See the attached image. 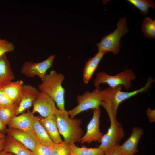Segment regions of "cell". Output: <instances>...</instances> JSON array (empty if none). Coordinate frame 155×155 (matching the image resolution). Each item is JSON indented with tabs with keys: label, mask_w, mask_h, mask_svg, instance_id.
<instances>
[{
	"label": "cell",
	"mask_w": 155,
	"mask_h": 155,
	"mask_svg": "<svg viewBox=\"0 0 155 155\" xmlns=\"http://www.w3.org/2000/svg\"><path fill=\"white\" fill-rule=\"evenodd\" d=\"M64 75L52 70L45 75L42 83L38 85L40 92L48 95L56 104L58 109L65 110V90L62 84Z\"/></svg>",
	"instance_id": "6da1fadb"
},
{
	"label": "cell",
	"mask_w": 155,
	"mask_h": 155,
	"mask_svg": "<svg viewBox=\"0 0 155 155\" xmlns=\"http://www.w3.org/2000/svg\"><path fill=\"white\" fill-rule=\"evenodd\" d=\"M54 115L56 118L59 132L63 137V141L69 145L79 142L84 133L80 127L81 120L71 118L68 111L66 110L58 109Z\"/></svg>",
	"instance_id": "7a4b0ae2"
},
{
	"label": "cell",
	"mask_w": 155,
	"mask_h": 155,
	"mask_svg": "<svg viewBox=\"0 0 155 155\" xmlns=\"http://www.w3.org/2000/svg\"><path fill=\"white\" fill-rule=\"evenodd\" d=\"M153 78L149 77L144 86L140 88L129 92L121 91L122 86L114 88L109 87L105 88V96L103 102L110 108L115 118H116L118 108L120 104L123 101L137 94L147 91L151 87L154 82Z\"/></svg>",
	"instance_id": "3957f363"
},
{
	"label": "cell",
	"mask_w": 155,
	"mask_h": 155,
	"mask_svg": "<svg viewBox=\"0 0 155 155\" xmlns=\"http://www.w3.org/2000/svg\"><path fill=\"white\" fill-rule=\"evenodd\" d=\"M101 106L106 111L109 118L110 124L107 132L104 134L100 140V144L98 147L105 152L117 146L120 145V143L125 136V132L121 125L113 116L108 106L102 102Z\"/></svg>",
	"instance_id": "277c9868"
},
{
	"label": "cell",
	"mask_w": 155,
	"mask_h": 155,
	"mask_svg": "<svg viewBox=\"0 0 155 155\" xmlns=\"http://www.w3.org/2000/svg\"><path fill=\"white\" fill-rule=\"evenodd\" d=\"M105 96L104 89L102 90L100 86L96 87L92 92L86 91L77 96L78 105L68 111L71 118L73 119L79 113L90 109L96 108L101 106Z\"/></svg>",
	"instance_id": "5b68a950"
},
{
	"label": "cell",
	"mask_w": 155,
	"mask_h": 155,
	"mask_svg": "<svg viewBox=\"0 0 155 155\" xmlns=\"http://www.w3.org/2000/svg\"><path fill=\"white\" fill-rule=\"evenodd\" d=\"M116 29L111 33L105 36L96 44L98 51L105 53L111 52L116 55L119 51L121 37L129 31L125 17L121 18L117 24Z\"/></svg>",
	"instance_id": "8992f818"
},
{
	"label": "cell",
	"mask_w": 155,
	"mask_h": 155,
	"mask_svg": "<svg viewBox=\"0 0 155 155\" xmlns=\"http://www.w3.org/2000/svg\"><path fill=\"white\" fill-rule=\"evenodd\" d=\"M135 78V75L133 71L128 69L114 75H110L104 71H100L97 73L94 84L95 87L102 84H106L111 88L121 86L128 90Z\"/></svg>",
	"instance_id": "52a82bcc"
},
{
	"label": "cell",
	"mask_w": 155,
	"mask_h": 155,
	"mask_svg": "<svg viewBox=\"0 0 155 155\" xmlns=\"http://www.w3.org/2000/svg\"><path fill=\"white\" fill-rule=\"evenodd\" d=\"M55 57V55H51L45 60L40 63L26 61L22 65L21 72L29 78H34L37 75L42 81L46 73V71L52 66Z\"/></svg>",
	"instance_id": "ba28073f"
},
{
	"label": "cell",
	"mask_w": 155,
	"mask_h": 155,
	"mask_svg": "<svg viewBox=\"0 0 155 155\" xmlns=\"http://www.w3.org/2000/svg\"><path fill=\"white\" fill-rule=\"evenodd\" d=\"M100 113V107L94 109L92 118L87 126L85 134L80 139V143H90L93 142H100L104 135L100 131L99 129Z\"/></svg>",
	"instance_id": "9c48e42d"
},
{
	"label": "cell",
	"mask_w": 155,
	"mask_h": 155,
	"mask_svg": "<svg viewBox=\"0 0 155 155\" xmlns=\"http://www.w3.org/2000/svg\"><path fill=\"white\" fill-rule=\"evenodd\" d=\"M32 113H38L42 117L54 115L58 108L55 102L47 94L40 92L33 103Z\"/></svg>",
	"instance_id": "30bf717a"
},
{
	"label": "cell",
	"mask_w": 155,
	"mask_h": 155,
	"mask_svg": "<svg viewBox=\"0 0 155 155\" xmlns=\"http://www.w3.org/2000/svg\"><path fill=\"white\" fill-rule=\"evenodd\" d=\"M5 133L7 135L18 141L31 151L34 150L38 140L33 129L24 131L15 129L7 128Z\"/></svg>",
	"instance_id": "8fae6325"
},
{
	"label": "cell",
	"mask_w": 155,
	"mask_h": 155,
	"mask_svg": "<svg viewBox=\"0 0 155 155\" xmlns=\"http://www.w3.org/2000/svg\"><path fill=\"white\" fill-rule=\"evenodd\" d=\"M143 133V129L134 127L128 139L122 145H119L122 155H134L138 152V145Z\"/></svg>",
	"instance_id": "7c38bea8"
},
{
	"label": "cell",
	"mask_w": 155,
	"mask_h": 155,
	"mask_svg": "<svg viewBox=\"0 0 155 155\" xmlns=\"http://www.w3.org/2000/svg\"><path fill=\"white\" fill-rule=\"evenodd\" d=\"M29 108L25 113L14 116L10 120L7 125L8 128L27 131L32 129L34 116Z\"/></svg>",
	"instance_id": "4fadbf2b"
},
{
	"label": "cell",
	"mask_w": 155,
	"mask_h": 155,
	"mask_svg": "<svg viewBox=\"0 0 155 155\" xmlns=\"http://www.w3.org/2000/svg\"><path fill=\"white\" fill-rule=\"evenodd\" d=\"M40 92L36 88L30 85H23L22 97L16 116L20 114L31 107Z\"/></svg>",
	"instance_id": "5bb4252c"
},
{
	"label": "cell",
	"mask_w": 155,
	"mask_h": 155,
	"mask_svg": "<svg viewBox=\"0 0 155 155\" xmlns=\"http://www.w3.org/2000/svg\"><path fill=\"white\" fill-rule=\"evenodd\" d=\"M38 117L40 123L53 143L57 144L62 142L63 141L58 131L55 116L54 115L46 117Z\"/></svg>",
	"instance_id": "9a60e30c"
},
{
	"label": "cell",
	"mask_w": 155,
	"mask_h": 155,
	"mask_svg": "<svg viewBox=\"0 0 155 155\" xmlns=\"http://www.w3.org/2000/svg\"><path fill=\"white\" fill-rule=\"evenodd\" d=\"M14 75L6 54L0 57V88L12 81Z\"/></svg>",
	"instance_id": "2e32d148"
},
{
	"label": "cell",
	"mask_w": 155,
	"mask_h": 155,
	"mask_svg": "<svg viewBox=\"0 0 155 155\" xmlns=\"http://www.w3.org/2000/svg\"><path fill=\"white\" fill-rule=\"evenodd\" d=\"M23 82L20 80L11 81L2 87L4 91L15 103L19 104L22 98Z\"/></svg>",
	"instance_id": "e0dca14e"
},
{
	"label": "cell",
	"mask_w": 155,
	"mask_h": 155,
	"mask_svg": "<svg viewBox=\"0 0 155 155\" xmlns=\"http://www.w3.org/2000/svg\"><path fill=\"white\" fill-rule=\"evenodd\" d=\"M4 150L15 155H33L32 151L13 137L7 135Z\"/></svg>",
	"instance_id": "ac0fdd59"
},
{
	"label": "cell",
	"mask_w": 155,
	"mask_h": 155,
	"mask_svg": "<svg viewBox=\"0 0 155 155\" xmlns=\"http://www.w3.org/2000/svg\"><path fill=\"white\" fill-rule=\"evenodd\" d=\"M105 54L98 51L94 57L86 62L83 73V80L85 84H87L90 81Z\"/></svg>",
	"instance_id": "d6986e66"
},
{
	"label": "cell",
	"mask_w": 155,
	"mask_h": 155,
	"mask_svg": "<svg viewBox=\"0 0 155 155\" xmlns=\"http://www.w3.org/2000/svg\"><path fill=\"white\" fill-rule=\"evenodd\" d=\"M32 129L37 140L41 144L47 146L53 145L54 144L40 123L38 116H34Z\"/></svg>",
	"instance_id": "ffe728a7"
},
{
	"label": "cell",
	"mask_w": 155,
	"mask_h": 155,
	"mask_svg": "<svg viewBox=\"0 0 155 155\" xmlns=\"http://www.w3.org/2000/svg\"><path fill=\"white\" fill-rule=\"evenodd\" d=\"M71 154L78 155H104V152L98 148H88L85 147H79L75 144L69 145Z\"/></svg>",
	"instance_id": "44dd1931"
},
{
	"label": "cell",
	"mask_w": 155,
	"mask_h": 155,
	"mask_svg": "<svg viewBox=\"0 0 155 155\" xmlns=\"http://www.w3.org/2000/svg\"><path fill=\"white\" fill-rule=\"evenodd\" d=\"M18 104L15 103L9 106L0 107V119L6 126L11 119L16 115Z\"/></svg>",
	"instance_id": "7402d4cb"
},
{
	"label": "cell",
	"mask_w": 155,
	"mask_h": 155,
	"mask_svg": "<svg viewBox=\"0 0 155 155\" xmlns=\"http://www.w3.org/2000/svg\"><path fill=\"white\" fill-rule=\"evenodd\" d=\"M127 1L145 16L148 14L149 8L155 9V3L150 0H128Z\"/></svg>",
	"instance_id": "603a6c76"
},
{
	"label": "cell",
	"mask_w": 155,
	"mask_h": 155,
	"mask_svg": "<svg viewBox=\"0 0 155 155\" xmlns=\"http://www.w3.org/2000/svg\"><path fill=\"white\" fill-rule=\"evenodd\" d=\"M142 29L145 36L148 38L155 39V20H153L149 17L144 18Z\"/></svg>",
	"instance_id": "cb8c5ba5"
},
{
	"label": "cell",
	"mask_w": 155,
	"mask_h": 155,
	"mask_svg": "<svg viewBox=\"0 0 155 155\" xmlns=\"http://www.w3.org/2000/svg\"><path fill=\"white\" fill-rule=\"evenodd\" d=\"M70 154L69 145L63 141L58 144H54L52 146L51 155H70Z\"/></svg>",
	"instance_id": "d4e9b609"
},
{
	"label": "cell",
	"mask_w": 155,
	"mask_h": 155,
	"mask_svg": "<svg viewBox=\"0 0 155 155\" xmlns=\"http://www.w3.org/2000/svg\"><path fill=\"white\" fill-rule=\"evenodd\" d=\"M52 146L42 145L38 140L36 146L32 152L33 155H51Z\"/></svg>",
	"instance_id": "484cf974"
},
{
	"label": "cell",
	"mask_w": 155,
	"mask_h": 155,
	"mask_svg": "<svg viewBox=\"0 0 155 155\" xmlns=\"http://www.w3.org/2000/svg\"><path fill=\"white\" fill-rule=\"evenodd\" d=\"M14 49L12 42L0 38V57L6 53L13 52Z\"/></svg>",
	"instance_id": "4316f807"
},
{
	"label": "cell",
	"mask_w": 155,
	"mask_h": 155,
	"mask_svg": "<svg viewBox=\"0 0 155 155\" xmlns=\"http://www.w3.org/2000/svg\"><path fill=\"white\" fill-rule=\"evenodd\" d=\"M15 104L9 97L2 88H0V107L10 106Z\"/></svg>",
	"instance_id": "83f0119b"
},
{
	"label": "cell",
	"mask_w": 155,
	"mask_h": 155,
	"mask_svg": "<svg viewBox=\"0 0 155 155\" xmlns=\"http://www.w3.org/2000/svg\"><path fill=\"white\" fill-rule=\"evenodd\" d=\"M104 152V155H122L119 145L114 147Z\"/></svg>",
	"instance_id": "f1b7e54d"
},
{
	"label": "cell",
	"mask_w": 155,
	"mask_h": 155,
	"mask_svg": "<svg viewBox=\"0 0 155 155\" xmlns=\"http://www.w3.org/2000/svg\"><path fill=\"white\" fill-rule=\"evenodd\" d=\"M146 113L149 121L151 123L155 122V110L152 109L150 108H149L146 110Z\"/></svg>",
	"instance_id": "f546056e"
},
{
	"label": "cell",
	"mask_w": 155,
	"mask_h": 155,
	"mask_svg": "<svg viewBox=\"0 0 155 155\" xmlns=\"http://www.w3.org/2000/svg\"><path fill=\"white\" fill-rule=\"evenodd\" d=\"M6 138L0 140V152L4 149L6 143Z\"/></svg>",
	"instance_id": "4dcf8cb0"
},
{
	"label": "cell",
	"mask_w": 155,
	"mask_h": 155,
	"mask_svg": "<svg viewBox=\"0 0 155 155\" xmlns=\"http://www.w3.org/2000/svg\"><path fill=\"white\" fill-rule=\"evenodd\" d=\"M6 129V126L0 119V132L5 134Z\"/></svg>",
	"instance_id": "1f68e13d"
},
{
	"label": "cell",
	"mask_w": 155,
	"mask_h": 155,
	"mask_svg": "<svg viewBox=\"0 0 155 155\" xmlns=\"http://www.w3.org/2000/svg\"><path fill=\"white\" fill-rule=\"evenodd\" d=\"M0 155H15L10 152H7L4 150L0 152Z\"/></svg>",
	"instance_id": "d6a6232c"
},
{
	"label": "cell",
	"mask_w": 155,
	"mask_h": 155,
	"mask_svg": "<svg viewBox=\"0 0 155 155\" xmlns=\"http://www.w3.org/2000/svg\"><path fill=\"white\" fill-rule=\"evenodd\" d=\"M6 136L4 134L0 132V140L6 138Z\"/></svg>",
	"instance_id": "836d02e7"
},
{
	"label": "cell",
	"mask_w": 155,
	"mask_h": 155,
	"mask_svg": "<svg viewBox=\"0 0 155 155\" xmlns=\"http://www.w3.org/2000/svg\"><path fill=\"white\" fill-rule=\"evenodd\" d=\"M70 155H78L75 154H70Z\"/></svg>",
	"instance_id": "e575fe53"
}]
</instances>
